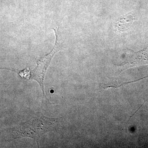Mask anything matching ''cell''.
<instances>
[{
	"instance_id": "obj_2",
	"label": "cell",
	"mask_w": 148,
	"mask_h": 148,
	"mask_svg": "<svg viewBox=\"0 0 148 148\" xmlns=\"http://www.w3.org/2000/svg\"><path fill=\"white\" fill-rule=\"evenodd\" d=\"M56 36L55 43L53 49L50 53L43 56L42 58L36 60V66L34 70L30 71L29 68L21 70H11L7 69L16 72L21 78L26 80H34L38 83L42 90L43 98H45L48 100L46 96L44 86V82L46 73L48 68L50 65L51 62L56 53L62 49L64 45V40L62 38L61 32L58 27L57 30L53 29Z\"/></svg>"
},
{
	"instance_id": "obj_1",
	"label": "cell",
	"mask_w": 148,
	"mask_h": 148,
	"mask_svg": "<svg viewBox=\"0 0 148 148\" xmlns=\"http://www.w3.org/2000/svg\"><path fill=\"white\" fill-rule=\"evenodd\" d=\"M61 118H49L38 113L36 116L26 122L10 130L14 139L29 137L34 139L38 145L41 136L46 132L55 130Z\"/></svg>"
},
{
	"instance_id": "obj_4",
	"label": "cell",
	"mask_w": 148,
	"mask_h": 148,
	"mask_svg": "<svg viewBox=\"0 0 148 148\" xmlns=\"http://www.w3.org/2000/svg\"><path fill=\"white\" fill-rule=\"evenodd\" d=\"M130 14L123 15L118 20L116 26L119 31L121 32H126L131 27L134 22V17Z\"/></svg>"
},
{
	"instance_id": "obj_3",
	"label": "cell",
	"mask_w": 148,
	"mask_h": 148,
	"mask_svg": "<svg viewBox=\"0 0 148 148\" xmlns=\"http://www.w3.org/2000/svg\"><path fill=\"white\" fill-rule=\"evenodd\" d=\"M131 58H129V64H148V47L143 50L138 52L133 51Z\"/></svg>"
}]
</instances>
